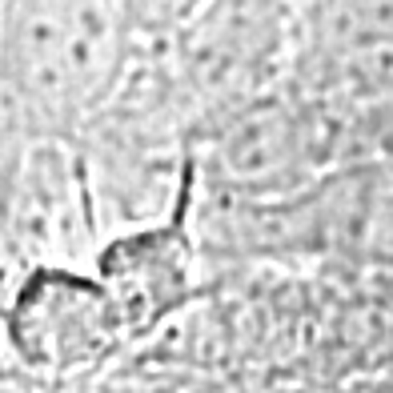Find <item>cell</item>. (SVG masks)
I'll use <instances>...</instances> for the list:
<instances>
[{"label": "cell", "instance_id": "1", "mask_svg": "<svg viewBox=\"0 0 393 393\" xmlns=\"http://www.w3.org/2000/svg\"><path fill=\"white\" fill-rule=\"evenodd\" d=\"M8 341L24 365L68 373L97 365L129 337L97 273L36 265L24 273L8 305Z\"/></svg>", "mask_w": 393, "mask_h": 393}, {"label": "cell", "instance_id": "2", "mask_svg": "<svg viewBox=\"0 0 393 393\" xmlns=\"http://www.w3.org/2000/svg\"><path fill=\"white\" fill-rule=\"evenodd\" d=\"M189 201H193V161L180 169L177 209L145 229L121 233L97 249L93 273L113 297L125 337H145L169 321L193 293V233H189Z\"/></svg>", "mask_w": 393, "mask_h": 393}]
</instances>
